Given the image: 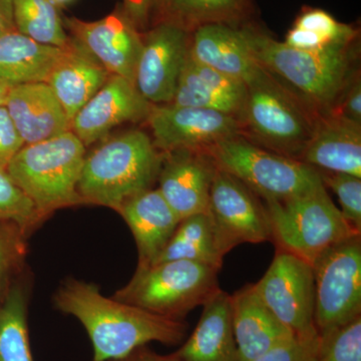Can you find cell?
Segmentation results:
<instances>
[{"label": "cell", "instance_id": "2e32d148", "mask_svg": "<svg viewBox=\"0 0 361 361\" xmlns=\"http://www.w3.org/2000/svg\"><path fill=\"white\" fill-rule=\"evenodd\" d=\"M215 164L203 149H178L163 154L159 191L180 220L207 213Z\"/></svg>", "mask_w": 361, "mask_h": 361}, {"label": "cell", "instance_id": "f35d334b", "mask_svg": "<svg viewBox=\"0 0 361 361\" xmlns=\"http://www.w3.org/2000/svg\"><path fill=\"white\" fill-rule=\"evenodd\" d=\"M111 361H180V360L174 353L170 355H158L155 351L151 350L145 345L135 349L133 353L125 357Z\"/></svg>", "mask_w": 361, "mask_h": 361}, {"label": "cell", "instance_id": "e575fe53", "mask_svg": "<svg viewBox=\"0 0 361 361\" xmlns=\"http://www.w3.org/2000/svg\"><path fill=\"white\" fill-rule=\"evenodd\" d=\"M320 336L296 337L279 344L252 361H317Z\"/></svg>", "mask_w": 361, "mask_h": 361}, {"label": "cell", "instance_id": "d6986e66", "mask_svg": "<svg viewBox=\"0 0 361 361\" xmlns=\"http://www.w3.org/2000/svg\"><path fill=\"white\" fill-rule=\"evenodd\" d=\"M111 75L84 45L71 37L45 82L71 122Z\"/></svg>", "mask_w": 361, "mask_h": 361}, {"label": "cell", "instance_id": "8992f818", "mask_svg": "<svg viewBox=\"0 0 361 361\" xmlns=\"http://www.w3.org/2000/svg\"><path fill=\"white\" fill-rule=\"evenodd\" d=\"M265 202L277 249L293 254L312 267L332 246L360 234L344 219L323 183L286 200Z\"/></svg>", "mask_w": 361, "mask_h": 361}, {"label": "cell", "instance_id": "b9f144b4", "mask_svg": "<svg viewBox=\"0 0 361 361\" xmlns=\"http://www.w3.org/2000/svg\"><path fill=\"white\" fill-rule=\"evenodd\" d=\"M52 1L56 2L58 6H63V4H70V2L73 1V0H52Z\"/></svg>", "mask_w": 361, "mask_h": 361}, {"label": "cell", "instance_id": "60d3db41", "mask_svg": "<svg viewBox=\"0 0 361 361\" xmlns=\"http://www.w3.org/2000/svg\"><path fill=\"white\" fill-rule=\"evenodd\" d=\"M11 87L9 85L4 84V82H0V106L6 104L7 94H8Z\"/></svg>", "mask_w": 361, "mask_h": 361}, {"label": "cell", "instance_id": "9c48e42d", "mask_svg": "<svg viewBox=\"0 0 361 361\" xmlns=\"http://www.w3.org/2000/svg\"><path fill=\"white\" fill-rule=\"evenodd\" d=\"M314 323L319 336L361 316V234L339 242L313 265Z\"/></svg>", "mask_w": 361, "mask_h": 361}, {"label": "cell", "instance_id": "cb8c5ba5", "mask_svg": "<svg viewBox=\"0 0 361 361\" xmlns=\"http://www.w3.org/2000/svg\"><path fill=\"white\" fill-rule=\"evenodd\" d=\"M203 307L193 334L174 355L180 361H239L231 295L219 289Z\"/></svg>", "mask_w": 361, "mask_h": 361}, {"label": "cell", "instance_id": "ac0fdd59", "mask_svg": "<svg viewBox=\"0 0 361 361\" xmlns=\"http://www.w3.org/2000/svg\"><path fill=\"white\" fill-rule=\"evenodd\" d=\"M4 106L25 145L45 141L71 130V120L47 82L11 87Z\"/></svg>", "mask_w": 361, "mask_h": 361}, {"label": "cell", "instance_id": "5b68a950", "mask_svg": "<svg viewBox=\"0 0 361 361\" xmlns=\"http://www.w3.org/2000/svg\"><path fill=\"white\" fill-rule=\"evenodd\" d=\"M85 147L71 130L25 145L7 166L14 182L44 219L54 211L84 204L78 185Z\"/></svg>", "mask_w": 361, "mask_h": 361}, {"label": "cell", "instance_id": "7402d4cb", "mask_svg": "<svg viewBox=\"0 0 361 361\" xmlns=\"http://www.w3.org/2000/svg\"><path fill=\"white\" fill-rule=\"evenodd\" d=\"M118 213L134 235L139 266L156 262L180 221L158 188L135 195L118 209Z\"/></svg>", "mask_w": 361, "mask_h": 361}, {"label": "cell", "instance_id": "6da1fadb", "mask_svg": "<svg viewBox=\"0 0 361 361\" xmlns=\"http://www.w3.org/2000/svg\"><path fill=\"white\" fill-rule=\"evenodd\" d=\"M54 306L84 325L94 348V360L111 361L129 355L149 342L176 345L188 325L109 298L96 284L68 278L54 295Z\"/></svg>", "mask_w": 361, "mask_h": 361}, {"label": "cell", "instance_id": "7a4b0ae2", "mask_svg": "<svg viewBox=\"0 0 361 361\" xmlns=\"http://www.w3.org/2000/svg\"><path fill=\"white\" fill-rule=\"evenodd\" d=\"M252 56L263 70L307 102L329 113L357 73V42L322 51L294 49L252 26H241Z\"/></svg>", "mask_w": 361, "mask_h": 361}, {"label": "cell", "instance_id": "52a82bcc", "mask_svg": "<svg viewBox=\"0 0 361 361\" xmlns=\"http://www.w3.org/2000/svg\"><path fill=\"white\" fill-rule=\"evenodd\" d=\"M219 271L186 260L137 265L129 283L113 298L154 314L182 320L219 290Z\"/></svg>", "mask_w": 361, "mask_h": 361}, {"label": "cell", "instance_id": "f546056e", "mask_svg": "<svg viewBox=\"0 0 361 361\" xmlns=\"http://www.w3.org/2000/svg\"><path fill=\"white\" fill-rule=\"evenodd\" d=\"M16 30L39 44L65 47L70 42L58 4L52 0H13Z\"/></svg>", "mask_w": 361, "mask_h": 361}, {"label": "cell", "instance_id": "8fae6325", "mask_svg": "<svg viewBox=\"0 0 361 361\" xmlns=\"http://www.w3.org/2000/svg\"><path fill=\"white\" fill-rule=\"evenodd\" d=\"M146 122L154 145L163 154L178 149H204L242 135L237 116L172 103L153 104Z\"/></svg>", "mask_w": 361, "mask_h": 361}, {"label": "cell", "instance_id": "e0dca14e", "mask_svg": "<svg viewBox=\"0 0 361 361\" xmlns=\"http://www.w3.org/2000/svg\"><path fill=\"white\" fill-rule=\"evenodd\" d=\"M189 56L249 85L264 71L252 56L242 28L226 23H212L196 28L190 35Z\"/></svg>", "mask_w": 361, "mask_h": 361}, {"label": "cell", "instance_id": "836d02e7", "mask_svg": "<svg viewBox=\"0 0 361 361\" xmlns=\"http://www.w3.org/2000/svg\"><path fill=\"white\" fill-rule=\"evenodd\" d=\"M320 174L323 184L336 194L344 219L353 229L361 232V178L342 173Z\"/></svg>", "mask_w": 361, "mask_h": 361}, {"label": "cell", "instance_id": "74e56055", "mask_svg": "<svg viewBox=\"0 0 361 361\" xmlns=\"http://www.w3.org/2000/svg\"><path fill=\"white\" fill-rule=\"evenodd\" d=\"M122 7L125 13L134 23L140 32L149 30L153 23L157 0H122Z\"/></svg>", "mask_w": 361, "mask_h": 361}, {"label": "cell", "instance_id": "ffe728a7", "mask_svg": "<svg viewBox=\"0 0 361 361\" xmlns=\"http://www.w3.org/2000/svg\"><path fill=\"white\" fill-rule=\"evenodd\" d=\"M232 326L239 361H252L293 337L259 298L252 284L231 295Z\"/></svg>", "mask_w": 361, "mask_h": 361}, {"label": "cell", "instance_id": "d590c367", "mask_svg": "<svg viewBox=\"0 0 361 361\" xmlns=\"http://www.w3.org/2000/svg\"><path fill=\"white\" fill-rule=\"evenodd\" d=\"M361 125V80L356 73L337 99L329 113Z\"/></svg>", "mask_w": 361, "mask_h": 361}, {"label": "cell", "instance_id": "d4e9b609", "mask_svg": "<svg viewBox=\"0 0 361 361\" xmlns=\"http://www.w3.org/2000/svg\"><path fill=\"white\" fill-rule=\"evenodd\" d=\"M63 47L39 44L18 30L0 37V82L9 87L45 82Z\"/></svg>", "mask_w": 361, "mask_h": 361}, {"label": "cell", "instance_id": "9a60e30c", "mask_svg": "<svg viewBox=\"0 0 361 361\" xmlns=\"http://www.w3.org/2000/svg\"><path fill=\"white\" fill-rule=\"evenodd\" d=\"M152 106L140 94L134 82L111 75L73 116L71 130L85 147H89L123 123L146 121Z\"/></svg>", "mask_w": 361, "mask_h": 361}, {"label": "cell", "instance_id": "4fadbf2b", "mask_svg": "<svg viewBox=\"0 0 361 361\" xmlns=\"http://www.w3.org/2000/svg\"><path fill=\"white\" fill-rule=\"evenodd\" d=\"M190 33L169 21L154 23L142 32V47L135 85L152 104L172 103L189 56Z\"/></svg>", "mask_w": 361, "mask_h": 361}, {"label": "cell", "instance_id": "4dcf8cb0", "mask_svg": "<svg viewBox=\"0 0 361 361\" xmlns=\"http://www.w3.org/2000/svg\"><path fill=\"white\" fill-rule=\"evenodd\" d=\"M27 235L20 226L0 221V303L23 277L27 255Z\"/></svg>", "mask_w": 361, "mask_h": 361}, {"label": "cell", "instance_id": "8d00e7d4", "mask_svg": "<svg viewBox=\"0 0 361 361\" xmlns=\"http://www.w3.org/2000/svg\"><path fill=\"white\" fill-rule=\"evenodd\" d=\"M25 146L6 106H0V168L6 169Z\"/></svg>", "mask_w": 361, "mask_h": 361}, {"label": "cell", "instance_id": "83f0119b", "mask_svg": "<svg viewBox=\"0 0 361 361\" xmlns=\"http://www.w3.org/2000/svg\"><path fill=\"white\" fill-rule=\"evenodd\" d=\"M357 30L339 23L320 8H305L297 16L284 42L294 49L322 51L357 42Z\"/></svg>", "mask_w": 361, "mask_h": 361}, {"label": "cell", "instance_id": "ba28073f", "mask_svg": "<svg viewBox=\"0 0 361 361\" xmlns=\"http://www.w3.org/2000/svg\"><path fill=\"white\" fill-rule=\"evenodd\" d=\"M203 151L216 168L237 178L264 200H286L323 183L317 169L261 148L242 135Z\"/></svg>", "mask_w": 361, "mask_h": 361}, {"label": "cell", "instance_id": "d6a6232c", "mask_svg": "<svg viewBox=\"0 0 361 361\" xmlns=\"http://www.w3.org/2000/svg\"><path fill=\"white\" fill-rule=\"evenodd\" d=\"M319 336L317 361H361V316Z\"/></svg>", "mask_w": 361, "mask_h": 361}, {"label": "cell", "instance_id": "484cf974", "mask_svg": "<svg viewBox=\"0 0 361 361\" xmlns=\"http://www.w3.org/2000/svg\"><path fill=\"white\" fill-rule=\"evenodd\" d=\"M227 253L212 218L209 213H201L180 221L172 238L155 263L193 261L220 270Z\"/></svg>", "mask_w": 361, "mask_h": 361}, {"label": "cell", "instance_id": "1f68e13d", "mask_svg": "<svg viewBox=\"0 0 361 361\" xmlns=\"http://www.w3.org/2000/svg\"><path fill=\"white\" fill-rule=\"evenodd\" d=\"M44 220L6 169L0 168V221L14 223L30 233Z\"/></svg>", "mask_w": 361, "mask_h": 361}, {"label": "cell", "instance_id": "3957f363", "mask_svg": "<svg viewBox=\"0 0 361 361\" xmlns=\"http://www.w3.org/2000/svg\"><path fill=\"white\" fill-rule=\"evenodd\" d=\"M163 153L141 130H132L102 142L85 155L78 191L84 204L118 212L135 195L158 180Z\"/></svg>", "mask_w": 361, "mask_h": 361}, {"label": "cell", "instance_id": "ab89813d", "mask_svg": "<svg viewBox=\"0 0 361 361\" xmlns=\"http://www.w3.org/2000/svg\"><path fill=\"white\" fill-rule=\"evenodd\" d=\"M14 30L13 0H0V37Z\"/></svg>", "mask_w": 361, "mask_h": 361}, {"label": "cell", "instance_id": "7c38bea8", "mask_svg": "<svg viewBox=\"0 0 361 361\" xmlns=\"http://www.w3.org/2000/svg\"><path fill=\"white\" fill-rule=\"evenodd\" d=\"M257 196L237 178L216 170L207 213L228 252L240 244L272 241L267 209Z\"/></svg>", "mask_w": 361, "mask_h": 361}, {"label": "cell", "instance_id": "4316f807", "mask_svg": "<svg viewBox=\"0 0 361 361\" xmlns=\"http://www.w3.org/2000/svg\"><path fill=\"white\" fill-rule=\"evenodd\" d=\"M249 0H157L153 23L169 21L191 33L202 25H237L245 18Z\"/></svg>", "mask_w": 361, "mask_h": 361}, {"label": "cell", "instance_id": "f1b7e54d", "mask_svg": "<svg viewBox=\"0 0 361 361\" xmlns=\"http://www.w3.org/2000/svg\"><path fill=\"white\" fill-rule=\"evenodd\" d=\"M27 287L16 281L0 303V361H33L27 327Z\"/></svg>", "mask_w": 361, "mask_h": 361}, {"label": "cell", "instance_id": "603a6c76", "mask_svg": "<svg viewBox=\"0 0 361 361\" xmlns=\"http://www.w3.org/2000/svg\"><path fill=\"white\" fill-rule=\"evenodd\" d=\"M246 94L247 85L243 82L197 63L188 56L172 104L219 111L238 118Z\"/></svg>", "mask_w": 361, "mask_h": 361}, {"label": "cell", "instance_id": "44dd1931", "mask_svg": "<svg viewBox=\"0 0 361 361\" xmlns=\"http://www.w3.org/2000/svg\"><path fill=\"white\" fill-rule=\"evenodd\" d=\"M299 161L317 170L361 178V125L322 115Z\"/></svg>", "mask_w": 361, "mask_h": 361}, {"label": "cell", "instance_id": "30bf717a", "mask_svg": "<svg viewBox=\"0 0 361 361\" xmlns=\"http://www.w3.org/2000/svg\"><path fill=\"white\" fill-rule=\"evenodd\" d=\"M252 286L266 307L294 336H317L312 266L289 252L277 249L264 276Z\"/></svg>", "mask_w": 361, "mask_h": 361}, {"label": "cell", "instance_id": "277c9868", "mask_svg": "<svg viewBox=\"0 0 361 361\" xmlns=\"http://www.w3.org/2000/svg\"><path fill=\"white\" fill-rule=\"evenodd\" d=\"M322 116L264 71L247 85L238 118L242 137L261 148L299 160Z\"/></svg>", "mask_w": 361, "mask_h": 361}, {"label": "cell", "instance_id": "5bb4252c", "mask_svg": "<svg viewBox=\"0 0 361 361\" xmlns=\"http://www.w3.org/2000/svg\"><path fill=\"white\" fill-rule=\"evenodd\" d=\"M70 37L77 39L106 68L135 84V73L142 47V32L137 30L122 6L99 20L77 18L63 20Z\"/></svg>", "mask_w": 361, "mask_h": 361}]
</instances>
